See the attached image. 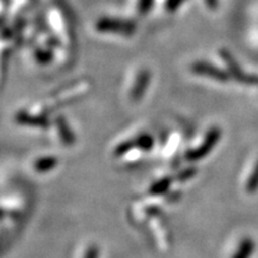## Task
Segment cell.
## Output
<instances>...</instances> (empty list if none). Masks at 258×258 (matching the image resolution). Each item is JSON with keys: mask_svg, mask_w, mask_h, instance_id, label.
I'll return each instance as SVG.
<instances>
[{"mask_svg": "<svg viewBox=\"0 0 258 258\" xmlns=\"http://www.w3.org/2000/svg\"><path fill=\"white\" fill-rule=\"evenodd\" d=\"M184 0H167L166 2V9L169 12H175L177 9L179 8L180 4H183Z\"/></svg>", "mask_w": 258, "mask_h": 258, "instance_id": "obj_4", "label": "cell"}, {"mask_svg": "<svg viewBox=\"0 0 258 258\" xmlns=\"http://www.w3.org/2000/svg\"><path fill=\"white\" fill-rule=\"evenodd\" d=\"M151 82V72L148 70H141L137 74V78L133 84V89L131 91V97L134 101H139L145 95Z\"/></svg>", "mask_w": 258, "mask_h": 258, "instance_id": "obj_2", "label": "cell"}, {"mask_svg": "<svg viewBox=\"0 0 258 258\" xmlns=\"http://www.w3.org/2000/svg\"><path fill=\"white\" fill-rule=\"evenodd\" d=\"M153 3L154 0H139L138 3L139 12H140L141 15L148 14V12L151 11V9H152Z\"/></svg>", "mask_w": 258, "mask_h": 258, "instance_id": "obj_3", "label": "cell"}, {"mask_svg": "<svg viewBox=\"0 0 258 258\" xmlns=\"http://www.w3.org/2000/svg\"><path fill=\"white\" fill-rule=\"evenodd\" d=\"M95 28L99 32L106 34H117L123 36H132L137 31V24L132 21H125L120 18L103 17L96 22Z\"/></svg>", "mask_w": 258, "mask_h": 258, "instance_id": "obj_1", "label": "cell"}]
</instances>
